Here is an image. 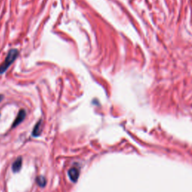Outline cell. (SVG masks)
<instances>
[{
  "instance_id": "cell-6",
  "label": "cell",
  "mask_w": 192,
  "mask_h": 192,
  "mask_svg": "<svg viewBox=\"0 0 192 192\" xmlns=\"http://www.w3.org/2000/svg\"><path fill=\"white\" fill-rule=\"evenodd\" d=\"M36 182H37V184H38V185L42 188H44L47 184V180H46L45 177H44L43 176H40L37 177Z\"/></svg>"
},
{
  "instance_id": "cell-7",
  "label": "cell",
  "mask_w": 192,
  "mask_h": 192,
  "mask_svg": "<svg viewBox=\"0 0 192 192\" xmlns=\"http://www.w3.org/2000/svg\"><path fill=\"white\" fill-rule=\"evenodd\" d=\"M2 99H3V96L2 95H0V102L2 101Z\"/></svg>"
},
{
  "instance_id": "cell-4",
  "label": "cell",
  "mask_w": 192,
  "mask_h": 192,
  "mask_svg": "<svg viewBox=\"0 0 192 192\" xmlns=\"http://www.w3.org/2000/svg\"><path fill=\"white\" fill-rule=\"evenodd\" d=\"M22 165H23V158H22L21 157H18L12 165L13 172H14V173L19 172V171L20 170V169H21Z\"/></svg>"
},
{
  "instance_id": "cell-5",
  "label": "cell",
  "mask_w": 192,
  "mask_h": 192,
  "mask_svg": "<svg viewBox=\"0 0 192 192\" xmlns=\"http://www.w3.org/2000/svg\"><path fill=\"white\" fill-rule=\"evenodd\" d=\"M41 131H42V120L38 121L35 126L34 129L32 131V136H34L35 137H38L41 135Z\"/></svg>"
},
{
  "instance_id": "cell-1",
  "label": "cell",
  "mask_w": 192,
  "mask_h": 192,
  "mask_svg": "<svg viewBox=\"0 0 192 192\" xmlns=\"http://www.w3.org/2000/svg\"><path fill=\"white\" fill-rule=\"evenodd\" d=\"M18 55H19V52L17 49H12L9 50L4 62L0 66V74L5 73L6 71L9 67L12 66V63L16 60Z\"/></svg>"
},
{
  "instance_id": "cell-3",
  "label": "cell",
  "mask_w": 192,
  "mask_h": 192,
  "mask_svg": "<svg viewBox=\"0 0 192 192\" xmlns=\"http://www.w3.org/2000/svg\"><path fill=\"white\" fill-rule=\"evenodd\" d=\"M80 176V170L76 167H72L68 170V176L71 182H76L79 178Z\"/></svg>"
},
{
  "instance_id": "cell-2",
  "label": "cell",
  "mask_w": 192,
  "mask_h": 192,
  "mask_svg": "<svg viewBox=\"0 0 192 192\" xmlns=\"http://www.w3.org/2000/svg\"><path fill=\"white\" fill-rule=\"evenodd\" d=\"M26 116H27V113H26V111H24V110H21V111H20L19 113H18L17 116L15 120H14V123H13L12 128H15V127H17L18 125L20 124V123L23 122L26 118Z\"/></svg>"
}]
</instances>
